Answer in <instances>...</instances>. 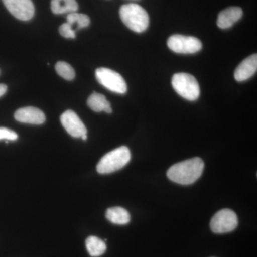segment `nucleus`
I'll use <instances>...</instances> for the list:
<instances>
[{"instance_id":"nucleus-1","label":"nucleus","mask_w":257,"mask_h":257,"mask_svg":"<svg viewBox=\"0 0 257 257\" xmlns=\"http://www.w3.org/2000/svg\"><path fill=\"white\" fill-rule=\"evenodd\" d=\"M204 163L199 157L189 159L172 165L167 171V177L175 183L189 185L202 176Z\"/></svg>"},{"instance_id":"nucleus-2","label":"nucleus","mask_w":257,"mask_h":257,"mask_svg":"<svg viewBox=\"0 0 257 257\" xmlns=\"http://www.w3.org/2000/svg\"><path fill=\"white\" fill-rule=\"evenodd\" d=\"M120 18L130 30L138 33L148 28L150 18L146 10L138 4L122 5L119 10Z\"/></svg>"},{"instance_id":"nucleus-3","label":"nucleus","mask_w":257,"mask_h":257,"mask_svg":"<svg viewBox=\"0 0 257 257\" xmlns=\"http://www.w3.org/2000/svg\"><path fill=\"white\" fill-rule=\"evenodd\" d=\"M131 160V152L128 147L122 146L106 154L99 160L96 170L99 174H110L127 165Z\"/></svg>"},{"instance_id":"nucleus-4","label":"nucleus","mask_w":257,"mask_h":257,"mask_svg":"<svg viewBox=\"0 0 257 257\" xmlns=\"http://www.w3.org/2000/svg\"><path fill=\"white\" fill-rule=\"evenodd\" d=\"M172 84L176 92L187 100H197L200 94L199 83L195 77L190 74H174Z\"/></svg>"},{"instance_id":"nucleus-5","label":"nucleus","mask_w":257,"mask_h":257,"mask_svg":"<svg viewBox=\"0 0 257 257\" xmlns=\"http://www.w3.org/2000/svg\"><path fill=\"white\" fill-rule=\"evenodd\" d=\"M95 76L98 82L111 92L122 94L127 91L124 78L114 70L101 67L96 69Z\"/></svg>"},{"instance_id":"nucleus-6","label":"nucleus","mask_w":257,"mask_h":257,"mask_svg":"<svg viewBox=\"0 0 257 257\" xmlns=\"http://www.w3.org/2000/svg\"><path fill=\"white\" fill-rule=\"evenodd\" d=\"M238 226V218L234 211L224 209L216 212L211 219L210 228L216 234L234 231Z\"/></svg>"},{"instance_id":"nucleus-7","label":"nucleus","mask_w":257,"mask_h":257,"mask_svg":"<svg viewBox=\"0 0 257 257\" xmlns=\"http://www.w3.org/2000/svg\"><path fill=\"white\" fill-rule=\"evenodd\" d=\"M167 46L178 54H194L202 50V44L194 37L174 35L167 40Z\"/></svg>"},{"instance_id":"nucleus-8","label":"nucleus","mask_w":257,"mask_h":257,"mask_svg":"<svg viewBox=\"0 0 257 257\" xmlns=\"http://www.w3.org/2000/svg\"><path fill=\"white\" fill-rule=\"evenodd\" d=\"M10 13L18 20L28 21L35 15V6L32 0H3Z\"/></svg>"},{"instance_id":"nucleus-9","label":"nucleus","mask_w":257,"mask_h":257,"mask_svg":"<svg viewBox=\"0 0 257 257\" xmlns=\"http://www.w3.org/2000/svg\"><path fill=\"white\" fill-rule=\"evenodd\" d=\"M60 121L66 131L73 138H81L87 134L85 125L73 111L67 110L64 112L61 115Z\"/></svg>"},{"instance_id":"nucleus-10","label":"nucleus","mask_w":257,"mask_h":257,"mask_svg":"<svg viewBox=\"0 0 257 257\" xmlns=\"http://www.w3.org/2000/svg\"><path fill=\"white\" fill-rule=\"evenodd\" d=\"M15 118L20 122L31 124H42L46 120L43 111L33 106L20 108L15 113Z\"/></svg>"},{"instance_id":"nucleus-11","label":"nucleus","mask_w":257,"mask_h":257,"mask_svg":"<svg viewBox=\"0 0 257 257\" xmlns=\"http://www.w3.org/2000/svg\"><path fill=\"white\" fill-rule=\"evenodd\" d=\"M257 70L256 54L249 56L241 62L234 72V78L237 82H243L251 78Z\"/></svg>"},{"instance_id":"nucleus-12","label":"nucleus","mask_w":257,"mask_h":257,"mask_svg":"<svg viewBox=\"0 0 257 257\" xmlns=\"http://www.w3.org/2000/svg\"><path fill=\"white\" fill-rule=\"evenodd\" d=\"M243 11L239 7H231L221 11L218 15L217 26L219 28L228 29L231 28L235 23L242 18Z\"/></svg>"},{"instance_id":"nucleus-13","label":"nucleus","mask_w":257,"mask_h":257,"mask_svg":"<svg viewBox=\"0 0 257 257\" xmlns=\"http://www.w3.org/2000/svg\"><path fill=\"white\" fill-rule=\"evenodd\" d=\"M87 105L92 110L96 112L105 111L107 114L112 112L111 104L106 100L105 96L99 93H93L87 100Z\"/></svg>"},{"instance_id":"nucleus-14","label":"nucleus","mask_w":257,"mask_h":257,"mask_svg":"<svg viewBox=\"0 0 257 257\" xmlns=\"http://www.w3.org/2000/svg\"><path fill=\"white\" fill-rule=\"evenodd\" d=\"M106 218L113 224L119 225L128 224L131 219L130 213L124 208L120 207L108 209L106 211Z\"/></svg>"},{"instance_id":"nucleus-15","label":"nucleus","mask_w":257,"mask_h":257,"mask_svg":"<svg viewBox=\"0 0 257 257\" xmlns=\"http://www.w3.org/2000/svg\"><path fill=\"white\" fill-rule=\"evenodd\" d=\"M51 10L55 15L75 13L78 10V4L76 0H52Z\"/></svg>"},{"instance_id":"nucleus-16","label":"nucleus","mask_w":257,"mask_h":257,"mask_svg":"<svg viewBox=\"0 0 257 257\" xmlns=\"http://www.w3.org/2000/svg\"><path fill=\"white\" fill-rule=\"evenodd\" d=\"M86 247L92 257L100 256L105 252L106 245L103 240L94 236H90L86 240Z\"/></svg>"},{"instance_id":"nucleus-17","label":"nucleus","mask_w":257,"mask_h":257,"mask_svg":"<svg viewBox=\"0 0 257 257\" xmlns=\"http://www.w3.org/2000/svg\"><path fill=\"white\" fill-rule=\"evenodd\" d=\"M67 23L71 25L72 28L73 25H77L76 30H80V29L85 28L89 26L90 24V19L87 15L80 14V13L75 12V13H69L67 15Z\"/></svg>"},{"instance_id":"nucleus-18","label":"nucleus","mask_w":257,"mask_h":257,"mask_svg":"<svg viewBox=\"0 0 257 257\" xmlns=\"http://www.w3.org/2000/svg\"><path fill=\"white\" fill-rule=\"evenodd\" d=\"M57 73L64 79L72 80L75 77V72L70 64L65 62H58L55 65Z\"/></svg>"},{"instance_id":"nucleus-19","label":"nucleus","mask_w":257,"mask_h":257,"mask_svg":"<svg viewBox=\"0 0 257 257\" xmlns=\"http://www.w3.org/2000/svg\"><path fill=\"white\" fill-rule=\"evenodd\" d=\"M59 32H60V35L65 38L74 39L76 37L75 31L72 29V26L67 23L61 25L59 28Z\"/></svg>"},{"instance_id":"nucleus-20","label":"nucleus","mask_w":257,"mask_h":257,"mask_svg":"<svg viewBox=\"0 0 257 257\" xmlns=\"http://www.w3.org/2000/svg\"><path fill=\"white\" fill-rule=\"evenodd\" d=\"M18 139V134L15 133L13 130L5 127H0V140H6L15 141Z\"/></svg>"},{"instance_id":"nucleus-21","label":"nucleus","mask_w":257,"mask_h":257,"mask_svg":"<svg viewBox=\"0 0 257 257\" xmlns=\"http://www.w3.org/2000/svg\"><path fill=\"white\" fill-rule=\"evenodd\" d=\"M8 90V87L4 84H0V97L4 95Z\"/></svg>"},{"instance_id":"nucleus-22","label":"nucleus","mask_w":257,"mask_h":257,"mask_svg":"<svg viewBox=\"0 0 257 257\" xmlns=\"http://www.w3.org/2000/svg\"><path fill=\"white\" fill-rule=\"evenodd\" d=\"M81 138H82L83 140H87V135H83V136Z\"/></svg>"}]
</instances>
